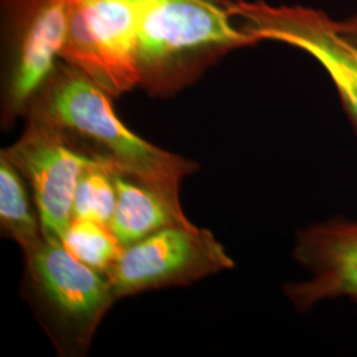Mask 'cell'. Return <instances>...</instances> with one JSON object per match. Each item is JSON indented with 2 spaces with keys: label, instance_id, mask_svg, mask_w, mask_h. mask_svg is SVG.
<instances>
[{
  "label": "cell",
  "instance_id": "13",
  "mask_svg": "<svg viewBox=\"0 0 357 357\" xmlns=\"http://www.w3.org/2000/svg\"><path fill=\"white\" fill-rule=\"evenodd\" d=\"M114 168L96 160L81 175L73 197V218H86L110 225L116 204Z\"/></svg>",
  "mask_w": 357,
  "mask_h": 357
},
{
  "label": "cell",
  "instance_id": "2",
  "mask_svg": "<svg viewBox=\"0 0 357 357\" xmlns=\"http://www.w3.org/2000/svg\"><path fill=\"white\" fill-rule=\"evenodd\" d=\"M233 0H144L135 63L138 86L167 98L228 53L258 43L231 13Z\"/></svg>",
  "mask_w": 357,
  "mask_h": 357
},
{
  "label": "cell",
  "instance_id": "12",
  "mask_svg": "<svg viewBox=\"0 0 357 357\" xmlns=\"http://www.w3.org/2000/svg\"><path fill=\"white\" fill-rule=\"evenodd\" d=\"M61 243L77 259L105 275L123 250L107 225L86 218H73Z\"/></svg>",
  "mask_w": 357,
  "mask_h": 357
},
{
  "label": "cell",
  "instance_id": "11",
  "mask_svg": "<svg viewBox=\"0 0 357 357\" xmlns=\"http://www.w3.org/2000/svg\"><path fill=\"white\" fill-rule=\"evenodd\" d=\"M0 227L4 236L17 243L24 257L44 240L41 222L29 203L22 174L0 155Z\"/></svg>",
  "mask_w": 357,
  "mask_h": 357
},
{
  "label": "cell",
  "instance_id": "14",
  "mask_svg": "<svg viewBox=\"0 0 357 357\" xmlns=\"http://www.w3.org/2000/svg\"><path fill=\"white\" fill-rule=\"evenodd\" d=\"M337 26L345 36H348L357 44V15L349 19H345L343 22H337Z\"/></svg>",
  "mask_w": 357,
  "mask_h": 357
},
{
  "label": "cell",
  "instance_id": "6",
  "mask_svg": "<svg viewBox=\"0 0 357 357\" xmlns=\"http://www.w3.org/2000/svg\"><path fill=\"white\" fill-rule=\"evenodd\" d=\"M231 13L258 43H283L315 59L357 128V44L345 36L336 20L317 8L265 0H233Z\"/></svg>",
  "mask_w": 357,
  "mask_h": 357
},
{
  "label": "cell",
  "instance_id": "3",
  "mask_svg": "<svg viewBox=\"0 0 357 357\" xmlns=\"http://www.w3.org/2000/svg\"><path fill=\"white\" fill-rule=\"evenodd\" d=\"M24 291L56 348L81 356L115 301L109 278L70 255L61 240L44 237L26 255Z\"/></svg>",
  "mask_w": 357,
  "mask_h": 357
},
{
  "label": "cell",
  "instance_id": "10",
  "mask_svg": "<svg viewBox=\"0 0 357 357\" xmlns=\"http://www.w3.org/2000/svg\"><path fill=\"white\" fill-rule=\"evenodd\" d=\"M116 204L109 228L122 248L174 225L191 224L181 205L138 180L115 174Z\"/></svg>",
  "mask_w": 357,
  "mask_h": 357
},
{
  "label": "cell",
  "instance_id": "5",
  "mask_svg": "<svg viewBox=\"0 0 357 357\" xmlns=\"http://www.w3.org/2000/svg\"><path fill=\"white\" fill-rule=\"evenodd\" d=\"M144 0H66L60 60L113 98L138 86L137 36Z\"/></svg>",
  "mask_w": 357,
  "mask_h": 357
},
{
  "label": "cell",
  "instance_id": "4",
  "mask_svg": "<svg viewBox=\"0 0 357 357\" xmlns=\"http://www.w3.org/2000/svg\"><path fill=\"white\" fill-rule=\"evenodd\" d=\"M1 126L23 118L64 45L66 0H0Z\"/></svg>",
  "mask_w": 357,
  "mask_h": 357
},
{
  "label": "cell",
  "instance_id": "7",
  "mask_svg": "<svg viewBox=\"0 0 357 357\" xmlns=\"http://www.w3.org/2000/svg\"><path fill=\"white\" fill-rule=\"evenodd\" d=\"M234 268L224 246L193 224L159 230L123 248L106 274L115 299L171 286H187Z\"/></svg>",
  "mask_w": 357,
  "mask_h": 357
},
{
  "label": "cell",
  "instance_id": "9",
  "mask_svg": "<svg viewBox=\"0 0 357 357\" xmlns=\"http://www.w3.org/2000/svg\"><path fill=\"white\" fill-rule=\"evenodd\" d=\"M293 255L307 274L284 287L298 311L330 299L357 301V222L332 218L307 227L296 236Z\"/></svg>",
  "mask_w": 357,
  "mask_h": 357
},
{
  "label": "cell",
  "instance_id": "8",
  "mask_svg": "<svg viewBox=\"0 0 357 357\" xmlns=\"http://www.w3.org/2000/svg\"><path fill=\"white\" fill-rule=\"evenodd\" d=\"M0 155L29 181L44 237L61 240L73 220L78 180L96 159L77 150L59 128L28 119L20 138Z\"/></svg>",
  "mask_w": 357,
  "mask_h": 357
},
{
  "label": "cell",
  "instance_id": "1",
  "mask_svg": "<svg viewBox=\"0 0 357 357\" xmlns=\"http://www.w3.org/2000/svg\"><path fill=\"white\" fill-rule=\"evenodd\" d=\"M112 98L90 77L60 60L23 118L59 128L81 153L181 205L180 183L196 165L142 139L115 113Z\"/></svg>",
  "mask_w": 357,
  "mask_h": 357
}]
</instances>
